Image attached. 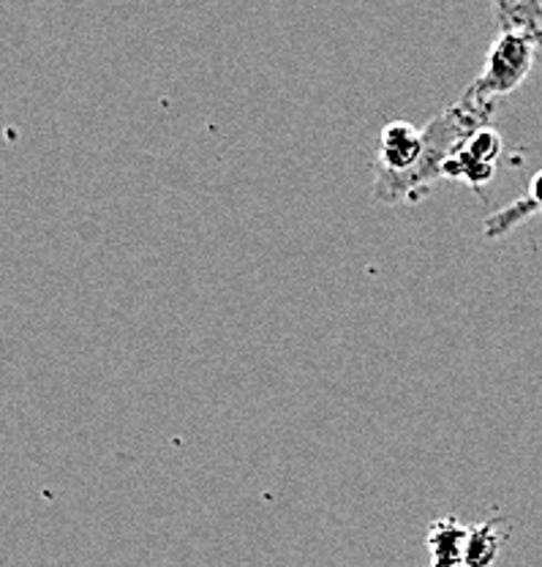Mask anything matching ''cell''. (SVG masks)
Returning a JSON list of instances; mask_svg holds the SVG:
<instances>
[{"label":"cell","mask_w":542,"mask_h":567,"mask_svg":"<svg viewBox=\"0 0 542 567\" xmlns=\"http://www.w3.org/2000/svg\"><path fill=\"white\" fill-rule=\"evenodd\" d=\"M499 31L507 28H532L542 31V0H493Z\"/></svg>","instance_id":"cell-7"},{"label":"cell","mask_w":542,"mask_h":567,"mask_svg":"<svg viewBox=\"0 0 542 567\" xmlns=\"http://www.w3.org/2000/svg\"><path fill=\"white\" fill-rule=\"evenodd\" d=\"M534 213H542V169L534 175L529 194H523L515 203L504 205L502 210H497L493 216L486 218V229H482V233H486L488 240H499L504 238V235H510L512 229L521 227L523 221H529Z\"/></svg>","instance_id":"cell-5"},{"label":"cell","mask_w":542,"mask_h":567,"mask_svg":"<svg viewBox=\"0 0 542 567\" xmlns=\"http://www.w3.org/2000/svg\"><path fill=\"white\" fill-rule=\"evenodd\" d=\"M504 142L493 126L477 128L469 134L456 151L447 156L445 167H441V181H461L467 183L471 192H480L486 183H491L497 164L502 158Z\"/></svg>","instance_id":"cell-3"},{"label":"cell","mask_w":542,"mask_h":567,"mask_svg":"<svg viewBox=\"0 0 542 567\" xmlns=\"http://www.w3.org/2000/svg\"><path fill=\"white\" fill-rule=\"evenodd\" d=\"M423 128L406 121L387 123L376 145V181L374 199L382 205L406 203V188L423 158Z\"/></svg>","instance_id":"cell-2"},{"label":"cell","mask_w":542,"mask_h":567,"mask_svg":"<svg viewBox=\"0 0 542 567\" xmlns=\"http://www.w3.org/2000/svg\"><path fill=\"white\" fill-rule=\"evenodd\" d=\"M467 535L469 527H463L456 516L436 518L426 535L428 554H431V567H463Z\"/></svg>","instance_id":"cell-4"},{"label":"cell","mask_w":542,"mask_h":567,"mask_svg":"<svg viewBox=\"0 0 542 567\" xmlns=\"http://www.w3.org/2000/svg\"><path fill=\"white\" fill-rule=\"evenodd\" d=\"M540 52L542 31H532V28H507V31H499L491 50H488L482 71L471 80V85L461 93V99H467L486 117H493L499 104L527 80Z\"/></svg>","instance_id":"cell-1"},{"label":"cell","mask_w":542,"mask_h":567,"mask_svg":"<svg viewBox=\"0 0 542 567\" xmlns=\"http://www.w3.org/2000/svg\"><path fill=\"white\" fill-rule=\"evenodd\" d=\"M507 532L502 522H482L469 529L467 546H463V567H491L502 554Z\"/></svg>","instance_id":"cell-6"}]
</instances>
